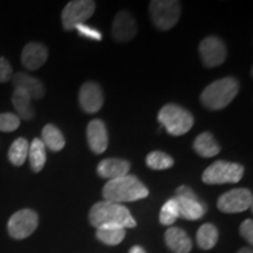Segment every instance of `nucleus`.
Returning a JSON list of instances; mask_svg holds the SVG:
<instances>
[{"mask_svg": "<svg viewBox=\"0 0 253 253\" xmlns=\"http://www.w3.org/2000/svg\"><path fill=\"white\" fill-rule=\"evenodd\" d=\"M103 198L113 203L136 202L148 197L149 190L136 176L126 175L120 178L112 179L104 185Z\"/></svg>", "mask_w": 253, "mask_h": 253, "instance_id": "f257e3e1", "label": "nucleus"}, {"mask_svg": "<svg viewBox=\"0 0 253 253\" xmlns=\"http://www.w3.org/2000/svg\"><path fill=\"white\" fill-rule=\"evenodd\" d=\"M89 221L94 227L103 225H119L125 229L136 226V220L129 210L122 204L103 201L97 202L89 211Z\"/></svg>", "mask_w": 253, "mask_h": 253, "instance_id": "f03ea898", "label": "nucleus"}, {"mask_svg": "<svg viewBox=\"0 0 253 253\" xmlns=\"http://www.w3.org/2000/svg\"><path fill=\"white\" fill-rule=\"evenodd\" d=\"M239 91L235 78H223L210 84L201 94V102L210 110H220L232 102Z\"/></svg>", "mask_w": 253, "mask_h": 253, "instance_id": "7ed1b4c3", "label": "nucleus"}, {"mask_svg": "<svg viewBox=\"0 0 253 253\" xmlns=\"http://www.w3.org/2000/svg\"><path fill=\"white\" fill-rule=\"evenodd\" d=\"M158 121L171 136H182L194 126V116L183 107L169 103L162 107L158 113Z\"/></svg>", "mask_w": 253, "mask_h": 253, "instance_id": "20e7f679", "label": "nucleus"}, {"mask_svg": "<svg viewBox=\"0 0 253 253\" xmlns=\"http://www.w3.org/2000/svg\"><path fill=\"white\" fill-rule=\"evenodd\" d=\"M244 176V167L239 163L216 161L205 169L202 179L205 184H227L238 183Z\"/></svg>", "mask_w": 253, "mask_h": 253, "instance_id": "39448f33", "label": "nucleus"}, {"mask_svg": "<svg viewBox=\"0 0 253 253\" xmlns=\"http://www.w3.org/2000/svg\"><path fill=\"white\" fill-rule=\"evenodd\" d=\"M149 11L151 20L161 31L172 28L181 15V4L176 0H153Z\"/></svg>", "mask_w": 253, "mask_h": 253, "instance_id": "423d86ee", "label": "nucleus"}, {"mask_svg": "<svg viewBox=\"0 0 253 253\" xmlns=\"http://www.w3.org/2000/svg\"><path fill=\"white\" fill-rule=\"evenodd\" d=\"M96 4L91 0L69 1L61 13L62 26L66 31H73L78 25L84 24L94 14Z\"/></svg>", "mask_w": 253, "mask_h": 253, "instance_id": "0eeeda50", "label": "nucleus"}, {"mask_svg": "<svg viewBox=\"0 0 253 253\" xmlns=\"http://www.w3.org/2000/svg\"><path fill=\"white\" fill-rule=\"evenodd\" d=\"M176 202L178 205L179 217L188 220H197L205 214L207 205L202 203L194 190L186 185H181L176 190Z\"/></svg>", "mask_w": 253, "mask_h": 253, "instance_id": "6e6552de", "label": "nucleus"}, {"mask_svg": "<svg viewBox=\"0 0 253 253\" xmlns=\"http://www.w3.org/2000/svg\"><path fill=\"white\" fill-rule=\"evenodd\" d=\"M39 225V216L34 210L23 209L13 213L7 223L8 235L20 240L30 237Z\"/></svg>", "mask_w": 253, "mask_h": 253, "instance_id": "1a4fd4ad", "label": "nucleus"}, {"mask_svg": "<svg viewBox=\"0 0 253 253\" xmlns=\"http://www.w3.org/2000/svg\"><path fill=\"white\" fill-rule=\"evenodd\" d=\"M252 192L248 189L239 188L225 192L218 198L217 208L224 213L244 212L252 207Z\"/></svg>", "mask_w": 253, "mask_h": 253, "instance_id": "9d476101", "label": "nucleus"}, {"mask_svg": "<svg viewBox=\"0 0 253 253\" xmlns=\"http://www.w3.org/2000/svg\"><path fill=\"white\" fill-rule=\"evenodd\" d=\"M199 55L204 66L209 68L217 67L225 61L227 49L224 41L218 37L211 36L201 41L198 47Z\"/></svg>", "mask_w": 253, "mask_h": 253, "instance_id": "9b49d317", "label": "nucleus"}, {"mask_svg": "<svg viewBox=\"0 0 253 253\" xmlns=\"http://www.w3.org/2000/svg\"><path fill=\"white\" fill-rule=\"evenodd\" d=\"M104 102L103 91L96 82H84L79 91V103L88 114L97 113L102 108Z\"/></svg>", "mask_w": 253, "mask_h": 253, "instance_id": "f8f14e48", "label": "nucleus"}, {"mask_svg": "<svg viewBox=\"0 0 253 253\" xmlns=\"http://www.w3.org/2000/svg\"><path fill=\"white\" fill-rule=\"evenodd\" d=\"M113 38L119 42H128L137 33V25L132 15L126 11H121L115 15L112 28Z\"/></svg>", "mask_w": 253, "mask_h": 253, "instance_id": "ddd939ff", "label": "nucleus"}, {"mask_svg": "<svg viewBox=\"0 0 253 253\" xmlns=\"http://www.w3.org/2000/svg\"><path fill=\"white\" fill-rule=\"evenodd\" d=\"M48 59V49L40 42H28L21 52V63L28 71H37Z\"/></svg>", "mask_w": 253, "mask_h": 253, "instance_id": "4468645a", "label": "nucleus"}, {"mask_svg": "<svg viewBox=\"0 0 253 253\" xmlns=\"http://www.w3.org/2000/svg\"><path fill=\"white\" fill-rule=\"evenodd\" d=\"M87 141L90 150L100 155L106 151L108 147V132L106 125L101 120H93L87 126Z\"/></svg>", "mask_w": 253, "mask_h": 253, "instance_id": "2eb2a0df", "label": "nucleus"}, {"mask_svg": "<svg viewBox=\"0 0 253 253\" xmlns=\"http://www.w3.org/2000/svg\"><path fill=\"white\" fill-rule=\"evenodd\" d=\"M130 163L122 158H106L97 166V175L109 181L128 175Z\"/></svg>", "mask_w": 253, "mask_h": 253, "instance_id": "dca6fc26", "label": "nucleus"}, {"mask_svg": "<svg viewBox=\"0 0 253 253\" xmlns=\"http://www.w3.org/2000/svg\"><path fill=\"white\" fill-rule=\"evenodd\" d=\"M12 81L15 88H20L30 94V96L34 100L42 99L45 95V86L39 79L31 77L26 73L19 72L12 77Z\"/></svg>", "mask_w": 253, "mask_h": 253, "instance_id": "f3484780", "label": "nucleus"}, {"mask_svg": "<svg viewBox=\"0 0 253 253\" xmlns=\"http://www.w3.org/2000/svg\"><path fill=\"white\" fill-rule=\"evenodd\" d=\"M164 240L168 248L173 253H189L192 249L191 239L188 233L181 227H170L164 235Z\"/></svg>", "mask_w": 253, "mask_h": 253, "instance_id": "a211bd4d", "label": "nucleus"}, {"mask_svg": "<svg viewBox=\"0 0 253 253\" xmlns=\"http://www.w3.org/2000/svg\"><path fill=\"white\" fill-rule=\"evenodd\" d=\"M12 104L17 110L18 118L24 121H31L36 116L33 106H32V97L27 91L20 88H15L12 94Z\"/></svg>", "mask_w": 253, "mask_h": 253, "instance_id": "6ab92c4d", "label": "nucleus"}, {"mask_svg": "<svg viewBox=\"0 0 253 253\" xmlns=\"http://www.w3.org/2000/svg\"><path fill=\"white\" fill-rule=\"evenodd\" d=\"M194 150L201 157H213L220 153V147L211 132L205 131L199 134L194 142Z\"/></svg>", "mask_w": 253, "mask_h": 253, "instance_id": "aec40b11", "label": "nucleus"}, {"mask_svg": "<svg viewBox=\"0 0 253 253\" xmlns=\"http://www.w3.org/2000/svg\"><path fill=\"white\" fill-rule=\"evenodd\" d=\"M28 158H30V167L34 172H40L46 164V147L42 143L41 138H34L30 144L28 149Z\"/></svg>", "mask_w": 253, "mask_h": 253, "instance_id": "412c9836", "label": "nucleus"}, {"mask_svg": "<svg viewBox=\"0 0 253 253\" xmlns=\"http://www.w3.org/2000/svg\"><path fill=\"white\" fill-rule=\"evenodd\" d=\"M41 136H42V138H41L42 143L45 144L46 148H48L52 151H60L65 148V137H63L61 130L56 126L46 125L43 126Z\"/></svg>", "mask_w": 253, "mask_h": 253, "instance_id": "4be33fe9", "label": "nucleus"}, {"mask_svg": "<svg viewBox=\"0 0 253 253\" xmlns=\"http://www.w3.org/2000/svg\"><path fill=\"white\" fill-rule=\"evenodd\" d=\"M126 237V229L119 225H103L97 227L96 238L103 244L115 246L122 243Z\"/></svg>", "mask_w": 253, "mask_h": 253, "instance_id": "5701e85b", "label": "nucleus"}, {"mask_svg": "<svg viewBox=\"0 0 253 253\" xmlns=\"http://www.w3.org/2000/svg\"><path fill=\"white\" fill-rule=\"evenodd\" d=\"M30 143L26 138L19 137L11 144L8 149V161L14 167H21L28 157Z\"/></svg>", "mask_w": 253, "mask_h": 253, "instance_id": "b1692460", "label": "nucleus"}, {"mask_svg": "<svg viewBox=\"0 0 253 253\" xmlns=\"http://www.w3.org/2000/svg\"><path fill=\"white\" fill-rule=\"evenodd\" d=\"M218 237H219V233H218L217 227L213 224L207 223L199 227L196 238H197L198 246L202 250H211L217 244Z\"/></svg>", "mask_w": 253, "mask_h": 253, "instance_id": "393cba45", "label": "nucleus"}, {"mask_svg": "<svg viewBox=\"0 0 253 253\" xmlns=\"http://www.w3.org/2000/svg\"><path fill=\"white\" fill-rule=\"evenodd\" d=\"M147 166L153 170H166L173 166V158L163 151H151L145 158Z\"/></svg>", "mask_w": 253, "mask_h": 253, "instance_id": "a878e982", "label": "nucleus"}, {"mask_svg": "<svg viewBox=\"0 0 253 253\" xmlns=\"http://www.w3.org/2000/svg\"><path fill=\"white\" fill-rule=\"evenodd\" d=\"M178 217H179V210H178V205H177L176 199L175 198L169 199V201L164 203L162 209H161V212H160L161 224H163V225H172Z\"/></svg>", "mask_w": 253, "mask_h": 253, "instance_id": "bb28decb", "label": "nucleus"}, {"mask_svg": "<svg viewBox=\"0 0 253 253\" xmlns=\"http://www.w3.org/2000/svg\"><path fill=\"white\" fill-rule=\"evenodd\" d=\"M21 120L18 118L17 114L12 113H0V131L12 132L17 130L20 126Z\"/></svg>", "mask_w": 253, "mask_h": 253, "instance_id": "cd10ccee", "label": "nucleus"}, {"mask_svg": "<svg viewBox=\"0 0 253 253\" xmlns=\"http://www.w3.org/2000/svg\"><path fill=\"white\" fill-rule=\"evenodd\" d=\"M75 30L78 31L79 36L88 38V39H91L95 41H100L101 39H102V34H101L100 31L95 30V28L88 26V25H86V24L78 25V26L75 27Z\"/></svg>", "mask_w": 253, "mask_h": 253, "instance_id": "c85d7f7f", "label": "nucleus"}, {"mask_svg": "<svg viewBox=\"0 0 253 253\" xmlns=\"http://www.w3.org/2000/svg\"><path fill=\"white\" fill-rule=\"evenodd\" d=\"M13 77V69L9 61L4 56H0V84H5Z\"/></svg>", "mask_w": 253, "mask_h": 253, "instance_id": "c756f323", "label": "nucleus"}, {"mask_svg": "<svg viewBox=\"0 0 253 253\" xmlns=\"http://www.w3.org/2000/svg\"><path fill=\"white\" fill-rule=\"evenodd\" d=\"M240 235L244 237L246 242H249L250 244H253V223L252 219H246L242 223V225L239 227Z\"/></svg>", "mask_w": 253, "mask_h": 253, "instance_id": "7c9ffc66", "label": "nucleus"}, {"mask_svg": "<svg viewBox=\"0 0 253 253\" xmlns=\"http://www.w3.org/2000/svg\"><path fill=\"white\" fill-rule=\"evenodd\" d=\"M129 253H147V252H145V250L143 248L136 245V246H132V248L130 249V251H129Z\"/></svg>", "mask_w": 253, "mask_h": 253, "instance_id": "2f4dec72", "label": "nucleus"}, {"mask_svg": "<svg viewBox=\"0 0 253 253\" xmlns=\"http://www.w3.org/2000/svg\"><path fill=\"white\" fill-rule=\"evenodd\" d=\"M237 253H253L252 252V250L251 249H249V248H243V249H240L238 252Z\"/></svg>", "mask_w": 253, "mask_h": 253, "instance_id": "473e14b6", "label": "nucleus"}]
</instances>
